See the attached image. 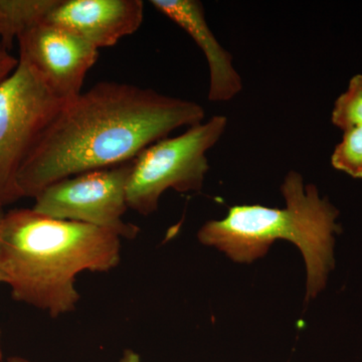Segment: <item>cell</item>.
<instances>
[{
  "mask_svg": "<svg viewBox=\"0 0 362 362\" xmlns=\"http://www.w3.org/2000/svg\"><path fill=\"white\" fill-rule=\"evenodd\" d=\"M189 100L116 82H102L63 107L18 176L23 199L71 176L120 165L183 126L204 122Z\"/></svg>",
  "mask_w": 362,
  "mask_h": 362,
  "instance_id": "1",
  "label": "cell"
},
{
  "mask_svg": "<svg viewBox=\"0 0 362 362\" xmlns=\"http://www.w3.org/2000/svg\"><path fill=\"white\" fill-rule=\"evenodd\" d=\"M122 238L98 226L59 220L33 209H11L0 226V268L16 301L52 318L74 312L76 278L120 265Z\"/></svg>",
  "mask_w": 362,
  "mask_h": 362,
  "instance_id": "2",
  "label": "cell"
},
{
  "mask_svg": "<svg viewBox=\"0 0 362 362\" xmlns=\"http://www.w3.org/2000/svg\"><path fill=\"white\" fill-rule=\"evenodd\" d=\"M285 209L263 206L230 207L223 220L207 221L199 230V242L226 252L237 263H252L265 256L277 240L296 245L307 268V297H316L323 289L328 272L334 266L333 233L338 211L320 199L315 185H304L296 171H290L282 187Z\"/></svg>",
  "mask_w": 362,
  "mask_h": 362,
  "instance_id": "3",
  "label": "cell"
},
{
  "mask_svg": "<svg viewBox=\"0 0 362 362\" xmlns=\"http://www.w3.org/2000/svg\"><path fill=\"white\" fill-rule=\"evenodd\" d=\"M226 116L188 128L176 137H166L150 145L132 160L127 183L128 209L149 216L158 209L168 189L199 192L209 165L206 153L225 133Z\"/></svg>",
  "mask_w": 362,
  "mask_h": 362,
  "instance_id": "4",
  "label": "cell"
},
{
  "mask_svg": "<svg viewBox=\"0 0 362 362\" xmlns=\"http://www.w3.org/2000/svg\"><path fill=\"white\" fill-rule=\"evenodd\" d=\"M66 104L23 59L0 84V209L23 199L18 173Z\"/></svg>",
  "mask_w": 362,
  "mask_h": 362,
  "instance_id": "5",
  "label": "cell"
},
{
  "mask_svg": "<svg viewBox=\"0 0 362 362\" xmlns=\"http://www.w3.org/2000/svg\"><path fill=\"white\" fill-rule=\"evenodd\" d=\"M131 169L132 161L52 183L35 197L33 209L59 220L112 230L122 239H135L140 228L123 220L129 209L126 195Z\"/></svg>",
  "mask_w": 362,
  "mask_h": 362,
  "instance_id": "6",
  "label": "cell"
},
{
  "mask_svg": "<svg viewBox=\"0 0 362 362\" xmlns=\"http://www.w3.org/2000/svg\"><path fill=\"white\" fill-rule=\"evenodd\" d=\"M18 42L20 59L30 64L66 103L82 93L86 76L99 58V49L70 30L45 21L26 30Z\"/></svg>",
  "mask_w": 362,
  "mask_h": 362,
  "instance_id": "7",
  "label": "cell"
},
{
  "mask_svg": "<svg viewBox=\"0 0 362 362\" xmlns=\"http://www.w3.org/2000/svg\"><path fill=\"white\" fill-rule=\"evenodd\" d=\"M143 18L141 0H59L45 23L66 28L100 49L137 32Z\"/></svg>",
  "mask_w": 362,
  "mask_h": 362,
  "instance_id": "8",
  "label": "cell"
},
{
  "mask_svg": "<svg viewBox=\"0 0 362 362\" xmlns=\"http://www.w3.org/2000/svg\"><path fill=\"white\" fill-rule=\"evenodd\" d=\"M150 4L187 33L204 52L209 70V101L228 102L239 95L242 77L233 65L232 54L221 47L207 25L202 2L152 0Z\"/></svg>",
  "mask_w": 362,
  "mask_h": 362,
  "instance_id": "9",
  "label": "cell"
},
{
  "mask_svg": "<svg viewBox=\"0 0 362 362\" xmlns=\"http://www.w3.org/2000/svg\"><path fill=\"white\" fill-rule=\"evenodd\" d=\"M59 0H0V45L11 49L14 40L47 20Z\"/></svg>",
  "mask_w": 362,
  "mask_h": 362,
  "instance_id": "10",
  "label": "cell"
},
{
  "mask_svg": "<svg viewBox=\"0 0 362 362\" xmlns=\"http://www.w3.org/2000/svg\"><path fill=\"white\" fill-rule=\"evenodd\" d=\"M331 121L343 131L362 125V75L352 77L347 90L337 98Z\"/></svg>",
  "mask_w": 362,
  "mask_h": 362,
  "instance_id": "11",
  "label": "cell"
},
{
  "mask_svg": "<svg viewBox=\"0 0 362 362\" xmlns=\"http://www.w3.org/2000/svg\"><path fill=\"white\" fill-rule=\"evenodd\" d=\"M331 164L354 178H362V125L344 131L342 141L331 156Z\"/></svg>",
  "mask_w": 362,
  "mask_h": 362,
  "instance_id": "12",
  "label": "cell"
},
{
  "mask_svg": "<svg viewBox=\"0 0 362 362\" xmlns=\"http://www.w3.org/2000/svg\"><path fill=\"white\" fill-rule=\"evenodd\" d=\"M20 59L14 58L6 49H0V84L16 70Z\"/></svg>",
  "mask_w": 362,
  "mask_h": 362,
  "instance_id": "13",
  "label": "cell"
},
{
  "mask_svg": "<svg viewBox=\"0 0 362 362\" xmlns=\"http://www.w3.org/2000/svg\"><path fill=\"white\" fill-rule=\"evenodd\" d=\"M119 362H141L139 354L132 349H126Z\"/></svg>",
  "mask_w": 362,
  "mask_h": 362,
  "instance_id": "14",
  "label": "cell"
},
{
  "mask_svg": "<svg viewBox=\"0 0 362 362\" xmlns=\"http://www.w3.org/2000/svg\"><path fill=\"white\" fill-rule=\"evenodd\" d=\"M2 362H35L30 361V359L25 358V357H21V356H13L9 357V358H7L6 361Z\"/></svg>",
  "mask_w": 362,
  "mask_h": 362,
  "instance_id": "15",
  "label": "cell"
},
{
  "mask_svg": "<svg viewBox=\"0 0 362 362\" xmlns=\"http://www.w3.org/2000/svg\"><path fill=\"white\" fill-rule=\"evenodd\" d=\"M4 214L6 211H4V209H0V226H1L2 220H4ZM4 284V274H2L1 268H0V284Z\"/></svg>",
  "mask_w": 362,
  "mask_h": 362,
  "instance_id": "16",
  "label": "cell"
},
{
  "mask_svg": "<svg viewBox=\"0 0 362 362\" xmlns=\"http://www.w3.org/2000/svg\"><path fill=\"white\" fill-rule=\"evenodd\" d=\"M0 49H2V47H1V45H0Z\"/></svg>",
  "mask_w": 362,
  "mask_h": 362,
  "instance_id": "17",
  "label": "cell"
}]
</instances>
